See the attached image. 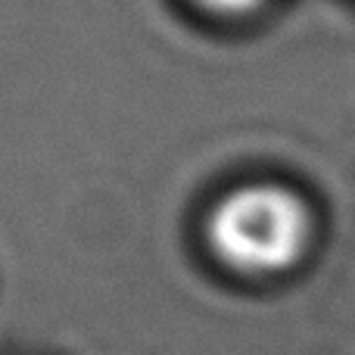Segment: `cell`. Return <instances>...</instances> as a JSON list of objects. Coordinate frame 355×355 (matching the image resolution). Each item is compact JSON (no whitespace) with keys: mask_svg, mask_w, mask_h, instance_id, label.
I'll use <instances>...</instances> for the list:
<instances>
[{"mask_svg":"<svg viewBox=\"0 0 355 355\" xmlns=\"http://www.w3.org/2000/svg\"><path fill=\"white\" fill-rule=\"evenodd\" d=\"M312 240L315 215L306 196L271 181L227 190L206 218L209 252L240 277L287 275L309 256Z\"/></svg>","mask_w":355,"mask_h":355,"instance_id":"obj_1","label":"cell"},{"mask_svg":"<svg viewBox=\"0 0 355 355\" xmlns=\"http://www.w3.org/2000/svg\"><path fill=\"white\" fill-rule=\"evenodd\" d=\"M193 3H200L206 12H215L221 19H240L256 12L265 0H193Z\"/></svg>","mask_w":355,"mask_h":355,"instance_id":"obj_2","label":"cell"}]
</instances>
